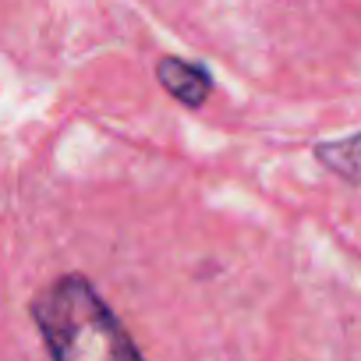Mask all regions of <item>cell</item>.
<instances>
[{
	"mask_svg": "<svg viewBox=\"0 0 361 361\" xmlns=\"http://www.w3.org/2000/svg\"><path fill=\"white\" fill-rule=\"evenodd\" d=\"M32 319L43 333V343L61 361H92V357H138L142 350L131 343L124 326L103 305L82 276H64L47 287L36 305Z\"/></svg>",
	"mask_w": 361,
	"mask_h": 361,
	"instance_id": "cell-1",
	"label": "cell"
},
{
	"mask_svg": "<svg viewBox=\"0 0 361 361\" xmlns=\"http://www.w3.org/2000/svg\"><path fill=\"white\" fill-rule=\"evenodd\" d=\"M340 149L350 152V159L340 156V159H329V166H336L340 173H347V177H354V180H361V135L350 138V142H340Z\"/></svg>",
	"mask_w": 361,
	"mask_h": 361,
	"instance_id": "cell-3",
	"label": "cell"
},
{
	"mask_svg": "<svg viewBox=\"0 0 361 361\" xmlns=\"http://www.w3.org/2000/svg\"><path fill=\"white\" fill-rule=\"evenodd\" d=\"M156 71H159L163 89H166L173 99L188 103V106H199V103L209 96V89H213V82H209V71H206V68L188 64V61H180V57H163Z\"/></svg>",
	"mask_w": 361,
	"mask_h": 361,
	"instance_id": "cell-2",
	"label": "cell"
}]
</instances>
